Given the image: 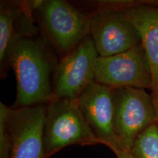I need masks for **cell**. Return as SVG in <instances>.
<instances>
[{
  "label": "cell",
  "mask_w": 158,
  "mask_h": 158,
  "mask_svg": "<svg viewBox=\"0 0 158 158\" xmlns=\"http://www.w3.org/2000/svg\"><path fill=\"white\" fill-rule=\"evenodd\" d=\"M33 12L23 7L15 21V34L6 59L16 78L13 108L48 105L54 99L51 76L57 65L49 41L34 25Z\"/></svg>",
  "instance_id": "1"
},
{
  "label": "cell",
  "mask_w": 158,
  "mask_h": 158,
  "mask_svg": "<svg viewBox=\"0 0 158 158\" xmlns=\"http://www.w3.org/2000/svg\"><path fill=\"white\" fill-rule=\"evenodd\" d=\"M43 158L71 145L101 144L83 115L77 100L54 98L48 104L43 127Z\"/></svg>",
  "instance_id": "2"
},
{
  "label": "cell",
  "mask_w": 158,
  "mask_h": 158,
  "mask_svg": "<svg viewBox=\"0 0 158 158\" xmlns=\"http://www.w3.org/2000/svg\"><path fill=\"white\" fill-rule=\"evenodd\" d=\"M51 44L65 55L89 35V15L64 0L30 1Z\"/></svg>",
  "instance_id": "3"
},
{
  "label": "cell",
  "mask_w": 158,
  "mask_h": 158,
  "mask_svg": "<svg viewBox=\"0 0 158 158\" xmlns=\"http://www.w3.org/2000/svg\"><path fill=\"white\" fill-rule=\"evenodd\" d=\"M89 13V36L100 56L129 50L141 42L137 29L116 1L102 2Z\"/></svg>",
  "instance_id": "4"
},
{
  "label": "cell",
  "mask_w": 158,
  "mask_h": 158,
  "mask_svg": "<svg viewBox=\"0 0 158 158\" xmlns=\"http://www.w3.org/2000/svg\"><path fill=\"white\" fill-rule=\"evenodd\" d=\"M113 125L122 149L129 152L138 135L157 122L151 93L143 89H113Z\"/></svg>",
  "instance_id": "5"
},
{
  "label": "cell",
  "mask_w": 158,
  "mask_h": 158,
  "mask_svg": "<svg viewBox=\"0 0 158 158\" xmlns=\"http://www.w3.org/2000/svg\"><path fill=\"white\" fill-rule=\"evenodd\" d=\"M99 54L89 35L57 63L52 80L54 98L77 100L89 85L95 81Z\"/></svg>",
  "instance_id": "6"
},
{
  "label": "cell",
  "mask_w": 158,
  "mask_h": 158,
  "mask_svg": "<svg viewBox=\"0 0 158 158\" xmlns=\"http://www.w3.org/2000/svg\"><path fill=\"white\" fill-rule=\"evenodd\" d=\"M95 82L111 89L152 88L151 69L141 43L129 50L109 56H98Z\"/></svg>",
  "instance_id": "7"
},
{
  "label": "cell",
  "mask_w": 158,
  "mask_h": 158,
  "mask_svg": "<svg viewBox=\"0 0 158 158\" xmlns=\"http://www.w3.org/2000/svg\"><path fill=\"white\" fill-rule=\"evenodd\" d=\"M48 105L10 107L6 128L10 140L9 158H43V127Z\"/></svg>",
  "instance_id": "8"
},
{
  "label": "cell",
  "mask_w": 158,
  "mask_h": 158,
  "mask_svg": "<svg viewBox=\"0 0 158 158\" xmlns=\"http://www.w3.org/2000/svg\"><path fill=\"white\" fill-rule=\"evenodd\" d=\"M112 91L113 89L94 81L83 91L77 102L100 143L114 152L122 148L114 130Z\"/></svg>",
  "instance_id": "9"
},
{
  "label": "cell",
  "mask_w": 158,
  "mask_h": 158,
  "mask_svg": "<svg viewBox=\"0 0 158 158\" xmlns=\"http://www.w3.org/2000/svg\"><path fill=\"white\" fill-rule=\"evenodd\" d=\"M138 31L152 78V96L158 106V1H116Z\"/></svg>",
  "instance_id": "10"
},
{
  "label": "cell",
  "mask_w": 158,
  "mask_h": 158,
  "mask_svg": "<svg viewBox=\"0 0 158 158\" xmlns=\"http://www.w3.org/2000/svg\"><path fill=\"white\" fill-rule=\"evenodd\" d=\"M22 10V2H2L0 4V64L5 74L6 59L15 34V21Z\"/></svg>",
  "instance_id": "11"
},
{
  "label": "cell",
  "mask_w": 158,
  "mask_h": 158,
  "mask_svg": "<svg viewBox=\"0 0 158 158\" xmlns=\"http://www.w3.org/2000/svg\"><path fill=\"white\" fill-rule=\"evenodd\" d=\"M133 158H158V123L152 124L138 136L130 150Z\"/></svg>",
  "instance_id": "12"
},
{
  "label": "cell",
  "mask_w": 158,
  "mask_h": 158,
  "mask_svg": "<svg viewBox=\"0 0 158 158\" xmlns=\"http://www.w3.org/2000/svg\"><path fill=\"white\" fill-rule=\"evenodd\" d=\"M9 108L0 102V158H9L10 155V140L5 123Z\"/></svg>",
  "instance_id": "13"
},
{
  "label": "cell",
  "mask_w": 158,
  "mask_h": 158,
  "mask_svg": "<svg viewBox=\"0 0 158 158\" xmlns=\"http://www.w3.org/2000/svg\"><path fill=\"white\" fill-rule=\"evenodd\" d=\"M116 158H133L130 152L123 149H118L114 152Z\"/></svg>",
  "instance_id": "14"
},
{
  "label": "cell",
  "mask_w": 158,
  "mask_h": 158,
  "mask_svg": "<svg viewBox=\"0 0 158 158\" xmlns=\"http://www.w3.org/2000/svg\"><path fill=\"white\" fill-rule=\"evenodd\" d=\"M156 112H157V122L158 123V106L156 108Z\"/></svg>",
  "instance_id": "15"
}]
</instances>
